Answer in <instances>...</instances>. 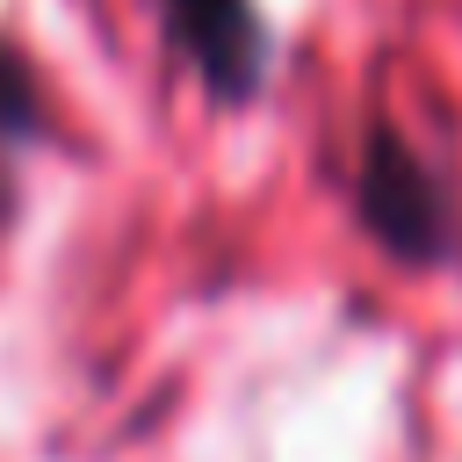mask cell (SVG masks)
I'll return each instance as SVG.
<instances>
[{"instance_id": "cell-3", "label": "cell", "mask_w": 462, "mask_h": 462, "mask_svg": "<svg viewBox=\"0 0 462 462\" xmlns=\"http://www.w3.org/2000/svg\"><path fill=\"white\" fill-rule=\"evenodd\" d=\"M29 130H36V72L0 36V137H29Z\"/></svg>"}, {"instance_id": "cell-2", "label": "cell", "mask_w": 462, "mask_h": 462, "mask_svg": "<svg viewBox=\"0 0 462 462\" xmlns=\"http://www.w3.org/2000/svg\"><path fill=\"white\" fill-rule=\"evenodd\" d=\"M173 51L195 65V79L209 87V101L245 108L260 101L267 72H274V36L260 0H159Z\"/></svg>"}, {"instance_id": "cell-1", "label": "cell", "mask_w": 462, "mask_h": 462, "mask_svg": "<svg viewBox=\"0 0 462 462\" xmlns=\"http://www.w3.org/2000/svg\"><path fill=\"white\" fill-rule=\"evenodd\" d=\"M354 217L361 231L404 260V267H440L455 253V195L433 173V159L411 152V137L390 116H368L361 159H354Z\"/></svg>"}]
</instances>
